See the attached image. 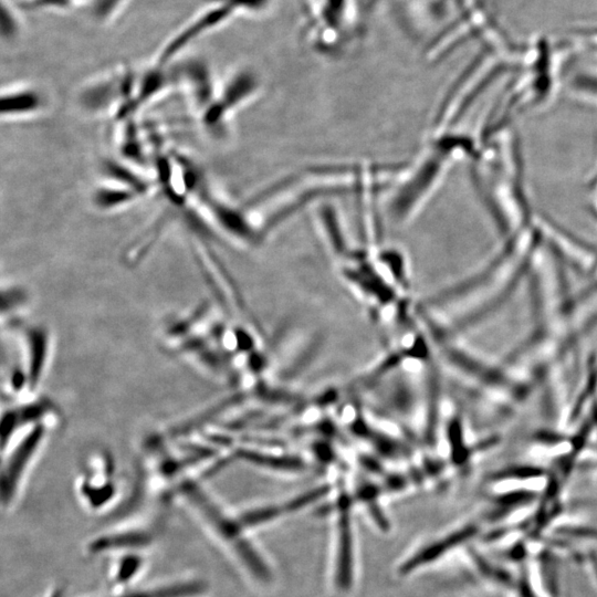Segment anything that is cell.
<instances>
[{
    "label": "cell",
    "mask_w": 597,
    "mask_h": 597,
    "mask_svg": "<svg viewBox=\"0 0 597 597\" xmlns=\"http://www.w3.org/2000/svg\"><path fill=\"white\" fill-rule=\"evenodd\" d=\"M423 159L419 170L411 177L392 202V213L397 220H406L418 209L442 180L454 154L476 157L475 145L462 136H447L440 139Z\"/></svg>",
    "instance_id": "obj_1"
},
{
    "label": "cell",
    "mask_w": 597,
    "mask_h": 597,
    "mask_svg": "<svg viewBox=\"0 0 597 597\" xmlns=\"http://www.w3.org/2000/svg\"><path fill=\"white\" fill-rule=\"evenodd\" d=\"M187 493L191 503L197 507L212 532L231 551L249 575L261 584L271 583V567L249 540L247 535L248 528L241 523L240 519L235 520L226 514L197 489H189Z\"/></svg>",
    "instance_id": "obj_2"
},
{
    "label": "cell",
    "mask_w": 597,
    "mask_h": 597,
    "mask_svg": "<svg viewBox=\"0 0 597 597\" xmlns=\"http://www.w3.org/2000/svg\"><path fill=\"white\" fill-rule=\"evenodd\" d=\"M479 533L473 523L461 525L415 549L398 567L400 575H409L446 556L452 549L472 540Z\"/></svg>",
    "instance_id": "obj_3"
},
{
    "label": "cell",
    "mask_w": 597,
    "mask_h": 597,
    "mask_svg": "<svg viewBox=\"0 0 597 597\" xmlns=\"http://www.w3.org/2000/svg\"><path fill=\"white\" fill-rule=\"evenodd\" d=\"M335 535L333 582L341 593H347L355 577V552L353 527L346 513L338 519Z\"/></svg>",
    "instance_id": "obj_4"
},
{
    "label": "cell",
    "mask_w": 597,
    "mask_h": 597,
    "mask_svg": "<svg viewBox=\"0 0 597 597\" xmlns=\"http://www.w3.org/2000/svg\"><path fill=\"white\" fill-rule=\"evenodd\" d=\"M40 94L30 87L8 91L2 95V115L15 116L36 112L41 107Z\"/></svg>",
    "instance_id": "obj_5"
},
{
    "label": "cell",
    "mask_w": 597,
    "mask_h": 597,
    "mask_svg": "<svg viewBox=\"0 0 597 597\" xmlns=\"http://www.w3.org/2000/svg\"><path fill=\"white\" fill-rule=\"evenodd\" d=\"M205 589L203 583L191 580L130 591L119 597H195L201 595Z\"/></svg>",
    "instance_id": "obj_6"
},
{
    "label": "cell",
    "mask_w": 597,
    "mask_h": 597,
    "mask_svg": "<svg viewBox=\"0 0 597 597\" xmlns=\"http://www.w3.org/2000/svg\"><path fill=\"white\" fill-rule=\"evenodd\" d=\"M95 0H18L17 4L23 12L49 13L70 12L87 3L93 6Z\"/></svg>",
    "instance_id": "obj_7"
},
{
    "label": "cell",
    "mask_w": 597,
    "mask_h": 597,
    "mask_svg": "<svg viewBox=\"0 0 597 597\" xmlns=\"http://www.w3.org/2000/svg\"><path fill=\"white\" fill-rule=\"evenodd\" d=\"M21 12L17 3L1 0L0 32L3 40H14L22 31Z\"/></svg>",
    "instance_id": "obj_8"
},
{
    "label": "cell",
    "mask_w": 597,
    "mask_h": 597,
    "mask_svg": "<svg viewBox=\"0 0 597 597\" xmlns=\"http://www.w3.org/2000/svg\"><path fill=\"white\" fill-rule=\"evenodd\" d=\"M568 87L574 98L576 97L583 103L597 105V73H576L572 77Z\"/></svg>",
    "instance_id": "obj_9"
},
{
    "label": "cell",
    "mask_w": 597,
    "mask_h": 597,
    "mask_svg": "<svg viewBox=\"0 0 597 597\" xmlns=\"http://www.w3.org/2000/svg\"><path fill=\"white\" fill-rule=\"evenodd\" d=\"M130 0H95L92 6V14L100 23H108L115 20L126 8Z\"/></svg>",
    "instance_id": "obj_10"
},
{
    "label": "cell",
    "mask_w": 597,
    "mask_h": 597,
    "mask_svg": "<svg viewBox=\"0 0 597 597\" xmlns=\"http://www.w3.org/2000/svg\"><path fill=\"white\" fill-rule=\"evenodd\" d=\"M132 191H123L115 189H101L95 195L96 205L102 208L116 207L132 200Z\"/></svg>",
    "instance_id": "obj_11"
},
{
    "label": "cell",
    "mask_w": 597,
    "mask_h": 597,
    "mask_svg": "<svg viewBox=\"0 0 597 597\" xmlns=\"http://www.w3.org/2000/svg\"><path fill=\"white\" fill-rule=\"evenodd\" d=\"M146 542V538L144 535H124V540L122 536H116L115 538L108 537L104 541L98 543L100 548H114V547H126V546H135V545H142Z\"/></svg>",
    "instance_id": "obj_12"
},
{
    "label": "cell",
    "mask_w": 597,
    "mask_h": 597,
    "mask_svg": "<svg viewBox=\"0 0 597 597\" xmlns=\"http://www.w3.org/2000/svg\"><path fill=\"white\" fill-rule=\"evenodd\" d=\"M588 184L591 188H597V165L591 172Z\"/></svg>",
    "instance_id": "obj_13"
}]
</instances>
